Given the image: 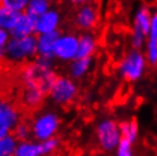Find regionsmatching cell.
Segmentation results:
<instances>
[{
    "instance_id": "cell-1",
    "label": "cell",
    "mask_w": 157,
    "mask_h": 156,
    "mask_svg": "<svg viewBox=\"0 0 157 156\" xmlns=\"http://www.w3.org/2000/svg\"><path fill=\"white\" fill-rule=\"evenodd\" d=\"M97 137L99 145L105 150H112L121 141V131L117 124L112 120L102 121L97 127Z\"/></svg>"
},
{
    "instance_id": "cell-2",
    "label": "cell",
    "mask_w": 157,
    "mask_h": 156,
    "mask_svg": "<svg viewBox=\"0 0 157 156\" xmlns=\"http://www.w3.org/2000/svg\"><path fill=\"white\" fill-rule=\"evenodd\" d=\"M18 122V109L15 105L4 102L0 103V139L7 137Z\"/></svg>"
},
{
    "instance_id": "cell-3",
    "label": "cell",
    "mask_w": 157,
    "mask_h": 156,
    "mask_svg": "<svg viewBox=\"0 0 157 156\" xmlns=\"http://www.w3.org/2000/svg\"><path fill=\"white\" fill-rule=\"evenodd\" d=\"M58 127V119L54 114H46L39 117L32 125V132L36 139L47 140L56 132Z\"/></svg>"
},
{
    "instance_id": "cell-4",
    "label": "cell",
    "mask_w": 157,
    "mask_h": 156,
    "mask_svg": "<svg viewBox=\"0 0 157 156\" xmlns=\"http://www.w3.org/2000/svg\"><path fill=\"white\" fill-rule=\"evenodd\" d=\"M50 94L56 103H58L60 105H65L74 99L76 95V88L70 80L57 76L54 86L51 88Z\"/></svg>"
},
{
    "instance_id": "cell-5",
    "label": "cell",
    "mask_w": 157,
    "mask_h": 156,
    "mask_svg": "<svg viewBox=\"0 0 157 156\" xmlns=\"http://www.w3.org/2000/svg\"><path fill=\"white\" fill-rule=\"evenodd\" d=\"M150 23H151V15H150L149 9L146 7H141L136 17V26H134L133 34V46L136 48L141 47L146 35L149 34Z\"/></svg>"
},
{
    "instance_id": "cell-6",
    "label": "cell",
    "mask_w": 157,
    "mask_h": 156,
    "mask_svg": "<svg viewBox=\"0 0 157 156\" xmlns=\"http://www.w3.org/2000/svg\"><path fill=\"white\" fill-rule=\"evenodd\" d=\"M123 74L126 80L133 81L141 76L145 70V57L138 50L132 51L123 64Z\"/></svg>"
},
{
    "instance_id": "cell-7",
    "label": "cell",
    "mask_w": 157,
    "mask_h": 156,
    "mask_svg": "<svg viewBox=\"0 0 157 156\" xmlns=\"http://www.w3.org/2000/svg\"><path fill=\"white\" fill-rule=\"evenodd\" d=\"M147 59L151 66H157V12L151 16L147 43Z\"/></svg>"
},
{
    "instance_id": "cell-8",
    "label": "cell",
    "mask_w": 157,
    "mask_h": 156,
    "mask_svg": "<svg viewBox=\"0 0 157 156\" xmlns=\"http://www.w3.org/2000/svg\"><path fill=\"white\" fill-rule=\"evenodd\" d=\"M78 49V41L72 37H66L56 41L54 51L62 58H71L76 56Z\"/></svg>"
},
{
    "instance_id": "cell-9",
    "label": "cell",
    "mask_w": 157,
    "mask_h": 156,
    "mask_svg": "<svg viewBox=\"0 0 157 156\" xmlns=\"http://www.w3.org/2000/svg\"><path fill=\"white\" fill-rule=\"evenodd\" d=\"M36 20L30 15H21L15 27L13 29V34L15 38H25L36 27Z\"/></svg>"
},
{
    "instance_id": "cell-10",
    "label": "cell",
    "mask_w": 157,
    "mask_h": 156,
    "mask_svg": "<svg viewBox=\"0 0 157 156\" xmlns=\"http://www.w3.org/2000/svg\"><path fill=\"white\" fill-rule=\"evenodd\" d=\"M9 50L16 57L32 54L36 51V40L33 38H24L18 41H14L9 46Z\"/></svg>"
},
{
    "instance_id": "cell-11",
    "label": "cell",
    "mask_w": 157,
    "mask_h": 156,
    "mask_svg": "<svg viewBox=\"0 0 157 156\" xmlns=\"http://www.w3.org/2000/svg\"><path fill=\"white\" fill-rule=\"evenodd\" d=\"M57 40H58V32L55 31L44 33L41 37L39 47L44 57H50L51 55L54 54V48H55V43Z\"/></svg>"
},
{
    "instance_id": "cell-12",
    "label": "cell",
    "mask_w": 157,
    "mask_h": 156,
    "mask_svg": "<svg viewBox=\"0 0 157 156\" xmlns=\"http://www.w3.org/2000/svg\"><path fill=\"white\" fill-rule=\"evenodd\" d=\"M56 24H57V15L55 13H47L36 20V29L43 33H49L54 31Z\"/></svg>"
},
{
    "instance_id": "cell-13",
    "label": "cell",
    "mask_w": 157,
    "mask_h": 156,
    "mask_svg": "<svg viewBox=\"0 0 157 156\" xmlns=\"http://www.w3.org/2000/svg\"><path fill=\"white\" fill-rule=\"evenodd\" d=\"M20 16L15 10L0 7V25L6 29H14Z\"/></svg>"
},
{
    "instance_id": "cell-14",
    "label": "cell",
    "mask_w": 157,
    "mask_h": 156,
    "mask_svg": "<svg viewBox=\"0 0 157 156\" xmlns=\"http://www.w3.org/2000/svg\"><path fill=\"white\" fill-rule=\"evenodd\" d=\"M120 131H121V138L129 140L130 142H133L138 135L137 122L134 120L130 122H123L120 127Z\"/></svg>"
},
{
    "instance_id": "cell-15",
    "label": "cell",
    "mask_w": 157,
    "mask_h": 156,
    "mask_svg": "<svg viewBox=\"0 0 157 156\" xmlns=\"http://www.w3.org/2000/svg\"><path fill=\"white\" fill-rule=\"evenodd\" d=\"M16 139L13 136L0 139V156H14L16 152Z\"/></svg>"
},
{
    "instance_id": "cell-16",
    "label": "cell",
    "mask_w": 157,
    "mask_h": 156,
    "mask_svg": "<svg viewBox=\"0 0 157 156\" xmlns=\"http://www.w3.org/2000/svg\"><path fill=\"white\" fill-rule=\"evenodd\" d=\"M14 156H41L39 152V146L31 142H22L16 148Z\"/></svg>"
},
{
    "instance_id": "cell-17",
    "label": "cell",
    "mask_w": 157,
    "mask_h": 156,
    "mask_svg": "<svg viewBox=\"0 0 157 156\" xmlns=\"http://www.w3.org/2000/svg\"><path fill=\"white\" fill-rule=\"evenodd\" d=\"M47 9V2L44 0H32L29 5V14L31 17L38 20L39 16H42Z\"/></svg>"
},
{
    "instance_id": "cell-18",
    "label": "cell",
    "mask_w": 157,
    "mask_h": 156,
    "mask_svg": "<svg viewBox=\"0 0 157 156\" xmlns=\"http://www.w3.org/2000/svg\"><path fill=\"white\" fill-rule=\"evenodd\" d=\"M94 22V13L90 7H86L78 14V23L82 27H90Z\"/></svg>"
},
{
    "instance_id": "cell-19",
    "label": "cell",
    "mask_w": 157,
    "mask_h": 156,
    "mask_svg": "<svg viewBox=\"0 0 157 156\" xmlns=\"http://www.w3.org/2000/svg\"><path fill=\"white\" fill-rule=\"evenodd\" d=\"M92 48H94L92 40L90 38H82L81 42H80V46H78L76 58L78 59L86 58L89 56V54L92 51Z\"/></svg>"
},
{
    "instance_id": "cell-20",
    "label": "cell",
    "mask_w": 157,
    "mask_h": 156,
    "mask_svg": "<svg viewBox=\"0 0 157 156\" xmlns=\"http://www.w3.org/2000/svg\"><path fill=\"white\" fill-rule=\"evenodd\" d=\"M57 145H58V140L57 139H47V140H44L43 142L39 144V152H40V155H46L48 153L52 152L54 149L57 147Z\"/></svg>"
},
{
    "instance_id": "cell-21",
    "label": "cell",
    "mask_w": 157,
    "mask_h": 156,
    "mask_svg": "<svg viewBox=\"0 0 157 156\" xmlns=\"http://www.w3.org/2000/svg\"><path fill=\"white\" fill-rule=\"evenodd\" d=\"M25 4H26V0H0V7L8 8L15 12L23 8Z\"/></svg>"
},
{
    "instance_id": "cell-22",
    "label": "cell",
    "mask_w": 157,
    "mask_h": 156,
    "mask_svg": "<svg viewBox=\"0 0 157 156\" xmlns=\"http://www.w3.org/2000/svg\"><path fill=\"white\" fill-rule=\"evenodd\" d=\"M88 64H89V58H82V59H78V62L74 63V65L72 66V74L73 76H78L81 75L86 70L88 67Z\"/></svg>"
},
{
    "instance_id": "cell-23",
    "label": "cell",
    "mask_w": 157,
    "mask_h": 156,
    "mask_svg": "<svg viewBox=\"0 0 157 156\" xmlns=\"http://www.w3.org/2000/svg\"><path fill=\"white\" fill-rule=\"evenodd\" d=\"M6 38H7V35H6L5 31L0 30V48L2 47V45L5 43V41H6Z\"/></svg>"
},
{
    "instance_id": "cell-24",
    "label": "cell",
    "mask_w": 157,
    "mask_h": 156,
    "mask_svg": "<svg viewBox=\"0 0 157 156\" xmlns=\"http://www.w3.org/2000/svg\"><path fill=\"white\" fill-rule=\"evenodd\" d=\"M75 1H84V0H75Z\"/></svg>"
}]
</instances>
